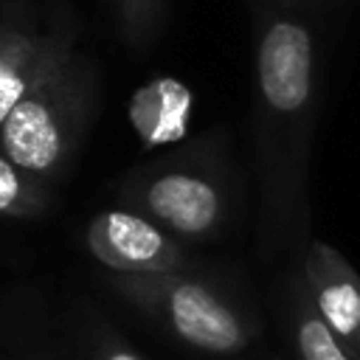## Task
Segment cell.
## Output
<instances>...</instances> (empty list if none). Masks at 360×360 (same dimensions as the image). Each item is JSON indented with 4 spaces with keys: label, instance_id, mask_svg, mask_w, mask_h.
I'll return each instance as SVG.
<instances>
[{
    "label": "cell",
    "instance_id": "3957f363",
    "mask_svg": "<svg viewBox=\"0 0 360 360\" xmlns=\"http://www.w3.org/2000/svg\"><path fill=\"white\" fill-rule=\"evenodd\" d=\"M129 211L152 219L180 242L214 239L231 217V163L219 132L141 166L121 183Z\"/></svg>",
    "mask_w": 360,
    "mask_h": 360
},
{
    "label": "cell",
    "instance_id": "52a82bcc",
    "mask_svg": "<svg viewBox=\"0 0 360 360\" xmlns=\"http://www.w3.org/2000/svg\"><path fill=\"white\" fill-rule=\"evenodd\" d=\"M281 318L290 338V346L295 352V360H354L340 340L329 332L323 318L318 315L309 290L304 284L301 267L287 273L281 287Z\"/></svg>",
    "mask_w": 360,
    "mask_h": 360
},
{
    "label": "cell",
    "instance_id": "5b68a950",
    "mask_svg": "<svg viewBox=\"0 0 360 360\" xmlns=\"http://www.w3.org/2000/svg\"><path fill=\"white\" fill-rule=\"evenodd\" d=\"M87 248L112 276H163L183 270L188 262L186 245L177 236L129 208L93 217L87 225Z\"/></svg>",
    "mask_w": 360,
    "mask_h": 360
},
{
    "label": "cell",
    "instance_id": "8fae6325",
    "mask_svg": "<svg viewBox=\"0 0 360 360\" xmlns=\"http://www.w3.org/2000/svg\"><path fill=\"white\" fill-rule=\"evenodd\" d=\"M276 3L298 8V11H307V14H315V17H323L326 8L332 6V0H276Z\"/></svg>",
    "mask_w": 360,
    "mask_h": 360
},
{
    "label": "cell",
    "instance_id": "7c38bea8",
    "mask_svg": "<svg viewBox=\"0 0 360 360\" xmlns=\"http://www.w3.org/2000/svg\"><path fill=\"white\" fill-rule=\"evenodd\" d=\"M250 8H259V6H267V3H276V0H248Z\"/></svg>",
    "mask_w": 360,
    "mask_h": 360
},
{
    "label": "cell",
    "instance_id": "ba28073f",
    "mask_svg": "<svg viewBox=\"0 0 360 360\" xmlns=\"http://www.w3.org/2000/svg\"><path fill=\"white\" fill-rule=\"evenodd\" d=\"M172 0H107L115 37L132 53H146L163 34Z\"/></svg>",
    "mask_w": 360,
    "mask_h": 360
},
{
    "label": "cell",
    "instance_id": "7a4b0ae2",
    "mask_svg": "<svg viewBox=\"0 0 360 360\" xmlns=\"http://www.w3.org/2000/svg\"><path fill=\"white\" fill-rule=\"evenodd\" d=\"M96 107L98 65L87 48L76 45L8 112L0 127V155L48 191L68 172Z\"/></svg>",
    "mask_w": 360,
    "mask_h": 360
},
{
    "label": "cell",
    "instance_id": "277c9868",
    "mask_svg": "<svg viewBox=\"0 0 360 360\" xmlns=\"http://www.w3.org/2000/svg\"><path fill=\"white\" fill-rule=\"evenodd\" d=\"M112 290L205 354H236L259 332L256 318L219 284L188 267L163 276H112Z\"/></svg>",
    "mask_w": 360,
    "mask_h": 360
},
{
    "label": "cell",
    "instance_id": "6da1fadb",
    "mask_svg": "<svg viewBox=\"0 0 360 360\" xmlns=\"http://www.w3.org/2000/svg\"><path fill=\"white\" fill-rule=\"evenodd\" d=\"M323 17L253 8V152L259 250L276 259L312 239L309 158L323 90Z\"/></svg>",
    "mask_w": 360,
    "mask_h": 360
},
{
    "label": "cell",
    "instance_id": "9c48e42d",
    "mask_svg": "<svg viewBox=\"0 0 360 360\" xmlns=\"http://www.w3.org/2000/svg\"><path fill=\"white\" fill-rule=\"evenodd\" d=\"M48 202V191L22 174L8 158L0 155V214L31 217L39 214Z\"/></svg>",
    "mask_w": 360,
    "mask_h": 360
},
{
    "label": "cell",
    "instance_id": "8992f818",
    "mask_svg": "<svg viewBox=\"0 0 360 360\" xmlns=\"http://www.w3.org/2000/svg\"><path fill=\"white\" fill-rule=\"evenodd\" d=\"M301 276L309 298L340 340V346L360 360V276L352 262L329 242L312 236L301 250Z\"/></svg>",
    "mask_w": 360,
    "mask_h": 360
},
{
    "label": "cell",
    "instance_id": "30bf717a",
    "mask_svg": "<svg viewBox=\"0 0 360 360\" xmlns=\"http://www.w3.org/2000/svg\"><path fill=\"white\" fill-rule=\"evenodd\" d=\"M93 360H143V357L129 346H124L115 332H101L93 340Z\"/></svg>",
    "mask_w": 360,
    "mask_h": 360
}]
</instances>
